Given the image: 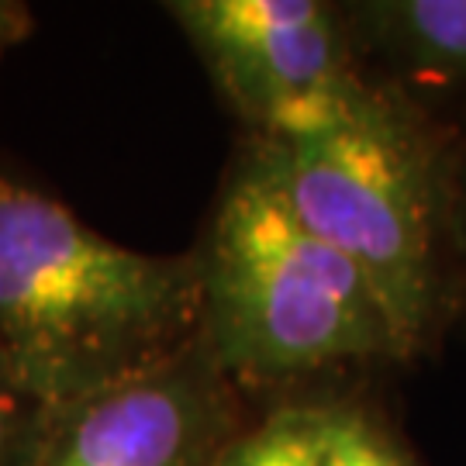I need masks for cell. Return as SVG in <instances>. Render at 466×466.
<instances>
[{"label": "cell", "mask_w": 466, "mask_h": 466, "mask_svg": "<svg viewBox=\"0 0 466 466\" xmlns=\"http://www.w3.org/2000/svg\"><path fill=\"white\" fill-rule=\"evenodd\" d=\"M252 142L300 221L377 290L408 363L429 356L463 308L456 235L463 128L367 80L315 132Z\"/></svg>", "instance_id": "6da1fadb"}, {"label": "cell", "mask_w": 466, "mask_h": 466, "mask_svg": "<svg viewBox=\"0 0 466 466\" xmlns=\"http://www.w3.org/2000/svg\"><path fill=\"white\" fill-rule=\"evenodd\" d=\"M194 256L117 246L73 208L0 169V363L52 408L194 346Z\"/></svg>", "instance_id": "7a4b0ae2"}, {"label": "cell", "mask_w": 466, "mask_h": 466, "mask_svg": "<svg viewBox=\"0 0 466 466\" xmlns=\"http://www.w3.org/2000/svg\"><path fill=\"white\" fill-rule=\"evenodd\" d=\"M204 342L238 387H287L408 363L370 280L315 235L249 142L190 249Z\"/></svg>", "instance_id": "3957f363"}, {"label": "cell", "mask_w": 466, "mask_h": 466, "mask_svg": "<svg viewBox=\"0 0 466 466\" xmlns=\"http://www.w3.org/2000/svg\"><path fill=\"white\" fill-rule=\"evenodd\" d=\"M167 15L252 138L315 132L367 84L342 4L173 0Z\"/></svg>", "instance_id": "277c9868"}, {"label": "cell", "mask_w": 466, "mask_h": 466, "mask_svg": "<svg viewBox=\"0 0 466 466\" xmlns=\"http://www.w3.org/2000/svg\"><path fill=\"white\" fill-rule=\"evenodd\" d=\"M200 335L167 363L66 404L38 466H218L249 421Z\"/></svg>", "instance_id": "5b68a950"}, {"label": "cell", "mask_w": 466, "mask_h": 466, "mask_svg": "<svg viewBox=\"0 0 466 466\" xmlns=\"http://www.w3.org/2000/svg\"><path fill=\"white\" fill-rule=\"evenodd\" d=\"M342 15L370 84L466 128V0H352Z\"/></svg>", "instance_id": "8992f818"}, {"label": "cell", "mask_w": 466, "mask_h": 466, "mask_svg": "<svg viewBox=\"0 0 466 466\" xmlns=\"http://www.w3.org/2000/svg\"><path fill=\"white\" fill-rule=\"evenodd\" d=\"M318 466H421L400 429L367 398H329Z\"/></svg>", "instance_id": "52a82bcc"}, {"label": "cell", "mask_w": 466, "mask_h": 466, "mask_svg": "<svg viewBox=\"0 0 466 466\" xmlns=\"http://www.w3.org/2000/svg\"><path fill=\"white\" fill-rule=\"evenodd\" d=\"M325 400H283L249 421L218 466H318Z\"/></svg>", "instance_id": "ba28073f"}, {"label": "cell", "mask_w": 466, "mask_h": 466, "mask_svg": "<svg viewBox=\"0 0 466 466\" xmlns=\"http://www.w3.org/2000/svg\"><path fill=\"white\" fill-rule=\"evenodd\" d=\"M59 408L0 363V466H38Z\"/></svg>", "instance_id": "9c48e42d"}, {"label": "cell", "mask_w": 466, "mask_h": 466, "mask_svg": "<svg viewBox=\"0 0 466 466\" xmlns=\"http://www.w3.org/2000/svg\"><path fill=\"white\" fill-rule=\"evenodd\" d=\"M32 32V7L17 0H0V59L21 46Z\"/></svg>", "instance_id": "30bf717a"}, {"label": "cell", "mask_w": 466, "mask_h": 466, "mask_svg": "<svg viewBox=\"0 0 466 466\" xmlns=\"http://www.w3.org/2000/svg\"><path fill=\"white\" fill-rule=\"evenodd\" d=\"M456 235H460V269H463V308L460 318H466V128L460 142V173H456Z\"/></svg>", "instance_id": "8fae6325"}]
</instances>
